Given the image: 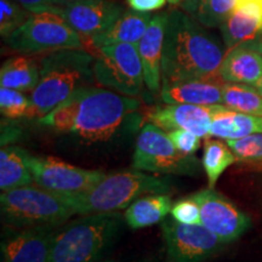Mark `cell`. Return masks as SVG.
I'll return each mask as SVG.
<instances>
[{"mask_svg":"<svg viewBox=\"0 0 262 262\" xmlns=\"http://www.w3.org/2000/svg\"><path fill=\"white\" fill-rule=\"evenodd\" d=\"M0 112L6 119H33V104L31 98L22 91L2 88L0 89Z\"/></svg>","mask_w":262,"mask_h":262,"instance_id":"obj_28","label":"cell"},{"mask_svg":"<svg viewBox=\"0 0 262 262\" xmlns=\"http://www.w3.org/2000/svg\"><path fill=\"white\" fill-rule=\"evenodd\" d=\"M166 2H168L169 4L176 6V5H181L183 3V0H166Z\"/></svg>","mask_w":262,"mask_h":262,"instance_id":"obj_36","label":"cell"},{"mask_svg":"<svg viewBox=\"0 0 262 262\" xmlns=\"http://www.w3.org/2000/svg\"><path fill=\"white\" fill-rule=\"evenodd\" d=\"M150 21L152 16L149 14L137 12L134 10L124 11L107 31L89 39H83L84 50L91 54L95 49L118 42L137 45L148 28Z\"/></svg>","mask_w":262,"mask_h":262,"instance_id":"obj_20","label":"cell"},{"mask_svg":"<svg viewBox=\"0 0 262 262\" xmlns=\"http://www.w3.org/2000/svg\"><path fill=\"white\" fill-rule=\"evenodd\" d=\"M255 88H256V89H257V91H258V93H260V94L262 95V77L260 78V80H258V81H257V83H256V84H255Z\"/></svg>","mask_w":262,"mask_h":262,"instance_id":"obj_35","label":"cell"},{"mask_svg":"<svg viewBox=\"0 0 262 262\" xmlns=\"http://www.w3.org/2000/svg\"><path fill=\"white\" fill-rule=\"evenodd\" d=\"M168 21L169 11L153 16L146 33L136 45L142 62L145 84L150 93L162 90V60Z\"/></svg>","mask_w":262,"mask_h":262,"instance_id":"obj_16","label":"cell"},{"mask_svg":"<svg viewBox=\"0 0 262 262\" xmlns=\"http://www.w3.org/2000/svg\"><path fill=\"white\" fill-rule=\"evenodd\" d=\"M95 57L84 49H63L39 56L40 78L31 93L33 118L41 119L75 91L95 81Z\"/></svg>","mask_w":262,"mask_h":262,"instance_id":"obj_3","label":"cell"},{"mask_svg":"<svg viewBox=\"0 0 262 262\" xmlns=\"http://www.w3.org/2000/svg\"><path fill=\"white\" fill-rule=\"evenodd\" d=\"M225 49L208 27L183 10L169 11L162 60V85L194 79H221Z\"/></svg>","mask_w":262,"mask_h":262,"instance_id":"obj_2","label":"cell"},{"mask_svg":"<svg viewBox=\"0 0 262 262\" xmlns=\"http://www.w3.org/2000/svg\"><path fill=\"white\" fill-rule=\"evenodd\" d=\"M40 78L39 56L33 55H19L10 57L0 68V85L28 93L35 89Z\"/></svg>","mask_w":262,"mask_h":262,"instance_id":"obj_22","label":"cell"},{"mask_svg":"<svg viewBox=\"0 0 262 262\" xmlns=\"http://www.w3.org/2000/svg\"><path fill=\"white\" fill-rule=\"evenodd\" d=\"M172 219L183 225H202L199 205L191 196L180 199L172 204Z\"/></svg>","mask_w":262,"mask_h":262,"instance_id":"obj_31","label":"cell"},{"mask_svg":"<svg viewBox=\"0 0 262 262\" xmlns=\"http://www.w3.org/2000/svg\"><path fill=\"white\" fill-rule=\"evenodd\" d=\"M32 15L16 0H0V34L3 39L11 35Z\"/></svg>","mask_w":262,"mask_h":262,"instance_id":"obj_29","label":"cell"},{"mask_svg":"<svg viewBox=\"0 0 262 262\" xmlns=\"http://www.w3.org/2000/svg\"><path fill=\"white\" fill-rule=\"evenodd\" d=\"M97 262H113V261H111V260H100V261H97Z\"/></svg>","mask_w":262,"mask_h":262,"instance_id":"obj_40","label":"cell"},{"mask_svg":"<svg viewBox=\"0 0 262 262\" xmlns=\"http://www.w3.org/2000/svg\"><path fill=\"white\" fill-rule=\"evenodd\" d=\"M0 212L3 225L12 228L63 225L75 215L63 194L32 185L3 191Z\"/></svg>","mask_w":262,"mask_h":262,"instance_id":"obj_6","label":"cell"},{"mask_svg":"<svg viewBox=\"0 0 262 262\" xmlns=\"http://www.w3.org/2000/svg\"><path fill=\"white\" fill-rule=\"evenodd\" d=\"M95 57V81L125 96L136 97L145 83L143 67L135 44L118 42L91 52Z\"/></svg>","mask_w":262,"mask_h":262,"instance_id":"obj_9","label":"cell"},{"mask_svg":"<svg viewBox=\"0 0 262 262\" xmlns=\"http://www.w3.org/2000/svg\"><path fill=\"white\" fill-rule=\"evenodd\" d=\"M171 189L172 186L168 179L134 169L106 175L102 181L86 192L63 195L75 214L89 215L123 210L140 196L169 193Z\"/></svg>","mask_w":262,"mask_h":262,"instance_id":"obj_4","label":"cell"},{"mask_svg":"<svg viewBox=\"0 0 262 262\" xmlns=\"http://www.w3.org/2000/svg\"><path fill=\"white\" fill-rule=\"evenodd\" d=\"M238 0H183L181 9L208 28L221 27L234 11Z\"/></svg>","mask_w":262,"mask_h":262,"instance_id":"obj_25","label":"cell"},{"mask_svg":"<svg viewBox=\"0 0 262 262\" xmlns=\"http://www.w3.org/2000/svg\"><path fill=\"white\" fill-rule=\"evenodd\" d=\"M10 51L22 55H39L63 50L84 49L83 39L55 12H34L18 29L4 39Z\"/></svg>","mask_w":262,"mask_h":262,"instance_id":"obj_7","label":"cell"},{"mask_svg":"<svg viewBox=\"0 0 262 262\" xmlns=\"http://www.w3.org/2000/svg\"><path fill=\"white\" fill-rule=\"evenodd\" d=\"M220 106L221 104L198 106L187 103H165L150 108L146 117L150 123L165 131L182 129L191 131L201 139H208L212 118Z\"/></svg>","mask_w":262,"mask_h":262,"instance_id":"obj_14","label":"cell"},{"mask_svg":"<svg viewBox=\"0 0 262 262\" xmlns=\"http://www.w3.org/2000/svg\"><path fill=\"white\" fill-rule=\"evenodd\" d=\"M227 50L262 35V0H238L234 11L220 27Z\"/></svg>","mask_w":262,"mask_h":262,"instance_id":"obj_18","label":"cell"},{"mask_svg":"<svg viewBox=\"0 0 262 262\" xmlns=\"http://www.w3.org/2000/svg\"><path fill=\"white\" fill-rule=\"evenodd\" d=\"M171 208V196L166 193H153L136 199L126 209L124 219L133 229L146 228L163 222Z\"/></svg>","mask_w":262,"mask_h":262,"instance_id":"obj_23","label":"cell"},{"mask_svg":"<svg viewBox=\"0 0 262 262\" xmlns=\"http://www.w3.org/2000/svg\"><path fill=\"white\" fill-rule=\"evenodd\" d=\"M258 40H260V45H261V50H262V35L260 38H258Z\"/></svg>","mask_w":262,"mask_h":262,"instance_id":"obj_39","label":"cell"},{"mask_svg":"<svg viewBox=\"0 0 262 262\" xmlns=\"http://www.w3.org/2000/svg\"><path fill=\"white\" fill-rule=\"evenodd\" d=\"M170 140L172 141L173 146L183 155L193 156L201 146V137L194 135L187 130H171L168 131Z\"/></svg>","mask_w":262,"mask_h":262,"instance_id":"obj_32","label":"cell"},{"mask_svg":"<svg viewBox=\"0 0 262 262\" xmlns=\"http://www.w3.org/2000/svg\"><path fill=\"white\" fill-rule=\"evenodd\" d=\"M256 133H262V117L238 112L221 104L212 118L209 137L238 140Z\"/></svg>","mask_w":262,"mask_h":262,"instance_id":"obj_21","label":"cell"},{"mask_svg":"<svg viewBox=\"0 0 262 262\" xmlns=\"http://www.w3.org/2000/svg\"><path fill=\"white\" fill-rule=\"evenodd\" d=\"M68 3H73V2H84V0H67Z\"/></svg>","mask_w":262,"mask_h":262,"instance_id":"obj_38","label":"cell"},{"mask_svg":"<svg viewBox=\"0 0 262 262\" xmlns=\"http://www.w3.org/2000/svg\"><path fill=\"white\" fill-rule=\"evenodd\" d=\"M198 203L202 225L224 243L241 237L250 227V217L214 188H205L189 195Z\"/></svg>","mask_w":262,"mask_h":262,"instance_id":"obj_12","label":"cell"},{"mask_svg":"<svg viewBox=\"0 0 262 262\" xmlns=\"http://www.w3.org/2000/svg\"><path fill=\"white\" fill-rule=\"evenodd\" d=\"M136 262H160V261L156 260V258H143V260H140V261H136Z\"/></svg>","mask_w":262,"mask_h":262,"instance_id":"obj_37","label":"cell"},{"mask_svg":"<svg viewBox=\"0 0 262 262\" xmlns=\"http://www.w3.org/2000/svg\"><path fill=\"white\" fill-rule=\"evenodd\" d=\"M133 168L165 175H196L201 163L173 146L168 131L147 122L141 127L133 156Z\"/></svg>","mask_w":262,"mask_h":262,"instance_id":"obj_8","label":"cell"},{"mask_svg":"<svg viewBox=\"0 0 262 262\" xmlns=\"http://www.w3.org/2000/svg\"><path fill=\"white\" fill-rule=\"evenodd\" d=\"M227 145L237 157L238 162L262 164V133L238 140H227Z\"/></svg>","mask_w":262,"mask_h":262,"instance_id":"obj_30","label":"cell"},{"mask_svg":"<svg viewBox=\"0 0 262 262\" xmlns=\"http://www.w3.org/2000/svg\"><path fill=\"white\" fill-rule=\"evenodd\" d=\"M166 0H126V4L131 10L145 14L163 9Z\"/></svg>","mask_w":262,"mask_h":262,"instance_id":"obj_34","label":"cell"},{"mask_svg":"<svg viewBox=\"0 0 262 262\" xmlns=\"http://www.w3.org/2000/svg\"><path fill=\"white\" fill-rule=\"evenodd\" d=\"M222 104L231 110L262 117V95L253 85L224 83Z\"/></svg>","mask_w":262,"mask_h":262,"instance_id":"obj_27","label":"cell"},{"mask_svg":"<svg viewBox=\"0 0 262 262\" xmlns=\"http://www.w3.org/2000/svg\"><path fill=\"white\" fill-rule=\"evenodd\" d=\"M124 11L123 6L110 0H84L61 6L56 14L79 33L81 39H89L107 31Z\"/></svg>","mask_w":262,"mask_h":262,"instance_id":"obj_15","label":"cell"},{"mask_svg":"<svg viewBox=\"0 0 262 262\" xmlns=\"http://www.w3.org/2000/svg\"><path fill=\"white\" fill-rule=\"evenodd\" d=\"M162 232L169 262H204L226 244L203 225H183L175 219H165Z\"/></svg>","mask_w":262,"mask_h":262,"instance_id":"obj_10","label":"cell"},{"mask_svg":"<svg viewBox=\"0 0 262 262\" xmlns=\"http://www.w3.org/2000/svg\"><path fill=\"white\" fill-rule=\"evenodd\" d=\"M262 77V50L260 40L242 42L226 52L220 67L225 83L253 85Z\"/></svg>","mask_w":262,"mask_h":262,"instance_id":"obj_17","label":"cell"},{"mask_svg":"<svg viewBox=\"0 0 262 262\" xmlns=\"http://www.w3.org/2000/svg\"><path fill=\"white\" fill-rule=\"evenodd\" d=\"M31 155L17 146H3L0 150V188L9 191L34 182L29 169Z\"/></svg>","mask_w":262,"mask_h":262,"instance_id":"obj_24","label":"cell"},{"mask_svg":"<svg viewBox=\"0 0 262 262\" xmlns=\"http://www.w3.org/2000/svg\"><path fill=\"white\" fill-rule=\"evenodd\" d=\"M225 81L222 79H194L162 85L160 97L164 103H187L198 106L222 104Z\"/></svg>","mask_w":262,"mask_h":262,"instance_id":"obj_19","label":"cell"},{"mask_svg":"<svg viewBox=\"0 0 262 262\" xmlns=\"http://www.w3.org/2000/svg\"><path fill=\"white\" fill-rule=\"evenodd\" d=\"M235 162H238L237 157L229 148L227 142L225 143L220 140L206 139L202 166L208 178V187L214 188L225 170L233 165Z\"/></svg>","mask_w":262,"mask_h":262,"instance_id":"obj_26","label":"cell"},{"mask_svg":"<svg viewBox=\"0 0 262 262\" xmlns=\"http://www.w3.org/2000/svg\"><path fill=\"white\" fill-rule=\"evenodd\" d=\"M29 169L37 186L58 194L86 192L106 176L101 170L81 169L54 157L31 156Z\"/></svg>","mask_w":262,"mask_h":262,"instance_id":"obj_11","label":"cell"},{"mask_svg":"<svg viewBox=\"0 0 262 262\" xmlns=\"http://www.w3.org/2000/svg\"><path fill=\"white\" fill-rule=\"evenodd\" d=\"M140 106L135 97L90 85L75 91L39 123L86 142H107L133 126Z\"/></svg>","mask_w":262,"mask_h":262,"instance_id":"obj_1","label":"cell"},{"mask_svg":"<svg viewBox=\"0 0 262 262\" xmlns=\"http://www.w3.org/2000/svg\"><path fill=\"white\" fill-rule=\"evenodd\" d=\"M123 226L118 211L97 212L61 225L52 243L50 262H97L112 247Z\"/></svg>","mask_w":262,"mask_h":262,"instance_id":"obj_5","label":"cell"},{"mask_svg":"<svg viewBox=\"0 0 262 262\" xmlns=\"http://www.w3.org/2000/svg\"><path fill=\"white\" fill-rule=\"evenodd\" d=\"M16 2L19 3L25 9H27L33 14L42 11L55 12L56 14L58 8L70 4L67 0H16Z\"/></svg>","mask_w":262,"mask_h":262,"instance_id":"obj_33","label":"cell"},{"mask_svg":"<svg viewBox=\"0 0 262 262\" xmlns=\"http://www.w3.org/2000/svg\"><path fill=\"white\" fill-rule=\"evenodd\" d=\"M60 226L10 227L2 239V262H50L52 243Z\"/></svg>","mask_w":262,"mask_h":262,"instance_id":"obj_13","label":"cell"}]
</instances>
